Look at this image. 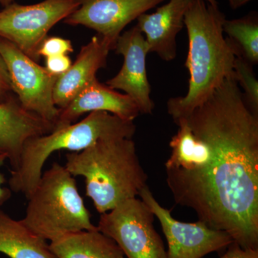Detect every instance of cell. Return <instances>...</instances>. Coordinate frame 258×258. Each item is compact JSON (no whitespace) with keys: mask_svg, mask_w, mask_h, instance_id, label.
Masks as SVG:
<instances>
[{"mask_svg":"<svg viewBox=\"0 0 258 258\" xmlns=\"http://www.w3.org/2000/svg\"><path fill=\"white\" fill-rule=\"evenodd\" d=\"M184 120L210 155L200 170L166 175L176 203L242 248L258 249V115L234 74Z\"/></svg>","mask_w":258,"mask_h":258,"instance_id":"1","label":"cell"},{"mask_svg":"<svg viewBox=\"0 0 258 258\" xmlns=\"http://www.w3.org/2000/svg\"><path fill=\"white\" fill-rule=\"evenodd\" d=\"M225 19L218 4L205 0H192L186 10L184 22L189 52L185 66L189 73V87L184 96L174 97L167 102L168 113L176 124L233 76L236 57L224 36Z\"/></svg>","mask_w":258,"mask_h":258,"instance_id":"2","label":"cell"},{"mask_svg":"<svg viewBox=\"0 0 258 258\" xmlns=\"http://www.w3.org/2000/svg\"><path fill=\"white\" fill-rule=\"evenodd\" d=\"M66 159L69 172L84 178L86 196L100 215L136 198L147 185L132 139L101 141Z\"/></svg>","mask_w":258,"mask_h":258,"instance_id":"3","label":"cell"},{"mask_svg":"<svg viewBox=\"0 0 258 258\" xmlns=\"http://www.w3.org/2000/svg\"><path fill=\"white\" fill-rule=\"evenodd\" d=\"M136 130L133 120L106 111H94L77 123L30 139L24 144L18 168L11 171L10 189L28 198L41 177L45 162L54 152H79L101 141L132 139Z\"/></svg>","mask_w":258,"mask_h":258,"instance_id":"4","label":"cell"},{"mask_svg":"<svg viewBox=\"0 0 258 258\" xmlns=\"http://www.w3.org/2000/svg\"><path fill=\"white\" fill-rule=\"evenodd\" d=\"M25 227L44 240L83 230H98L80 195L77 182L66 166L55 162L42 172L28 198Z\"/></svg>","mask_w":258,"mask_h":258,"instance_id":"5","label":"cell"},{"mask_svg":"<svg viewBox=\"0 0 258 258\" xmlns=\"http://www.w3.org/2000/svg\"><path fill=\"white\" fill-rule=\"evenodd\" d=\"M154 217L142 200L130 199L101 214L97 228L113 239L127 258H167Z\"/></svg>","mask_w":258,"mask_h":258,"instance_id":"6","label":"cell"},{"mask_svg":"<svg viewBox=\"0 0 258 258\" xmlns=\"http://www.w3.org/2000/svg\"><path fill=\"white\" fill-rule=\"evenodd\" d=\"M78 0H44L35 5H8L0 11V37L14 44L35 62L51 28L79 8Z\"/></svg>","mask_w":258,"mask_h":258,"instance_id":"7","label":"cell"},{"mask_svg":"<svg viewBox=\"0 0 258 258\" xmlns=\"http://www.w3.org/2000/svg\"><path fill=\"white\" fill-rule=\"evenodd\" d=\"M0 55L8 68L13 93L22 106L55 126L60 109L54 103L53 91L59 77L3 37H0Z\"/></svg>","mask_w":258,"mask_h":258,"instance_id":"8","label":"cell"},{"mask_svg":"<svg viewBox=\"0 0 258 258\" xmlns=\"http://www.w3.org/2000/svg\"><path fill=\"white\" fill-rule=\"evenodd\" d=\"M139 195L160 222L167 241V258H202L224 250L233 242L227 232L210 228L200 220L189 223L175 220L170 210L158 203L147 185Z\"/></svg>","mask_w":258,"mask_h":258,"instance_id":"9","label":"cell"},{"mask_svg":"<svg viewBox=\"0 0 258 258\" xmlns=\"http://www.w3.org/2000/svg\"><path fill=\"white\" fill-rule=\"evenodd\" d=\"M166 0H78L79 8L63 20L98 32L112 50L123 29Z\"/></svg>","mask_w":258,"mask_h":258,"instance_id":"10","label":"cell"},{"mask_svg":"<svg viewBox=\"0 0 258 258\" xmlns=\"http://www.w3.org/2000/svg\"><path fill=\"white\" fill-rule=\"evenodd\" d=\"M113 50L123 56V63L119 72L107 81V86L123 91L135 102L141 114H152L154 103L151 98L152 88L147 71L149 50L143 33L137 25L123 32L115 42Z\"/></svg>","mask_w":258,"mask_h":258,"instance_id":"11","label":"cell"},{"mask_svg":"<svg viewBox=\"0 0 258 258\" xmlns=\"http://www.w3.org/2000/svg\"><path fill=\"white\" fill-rule=\"evenodd\" d=\"M54 129L55 124L27 111L17 98L0 103V151L8 156L12 171L18 168L27 141Z\"/></svg>","mask_w":258,"mask_h":258,"instance_id":"12","label":"cell"},{"mask_svg":"<svg viewBox=\"0 0 258 258\" xmlns=\"http://www.w3.org/2000/svg\"><path fill=\"white\" fill-rule=\"evenodd\" d=\"M192 0H169L154 13L141 15L137 25L143 33L149 52L171 61L177 52L176 36L184 26V15Z\"/></svg>","mask_w":258,"mask_h":258,"instance_id":"13","label":"cell"},{"mask_svg":"<svg viewBox=\"0 0 258 258\" xmlns=\"http://www.w3.org/2000/svg\"><path fill=\"white\" fill-rule=\"evenodd\" d=\"M94 111H106L128 120L141 114L135 102L127 95L117 92L98 81L89 83L68 106L60 109L55 128L72 124L81 115Z\"/></svg>","mask_w":258,"mask_h":258,"instance_id":"14","label":"cell"},{"mask_svg":"<svg viewBox=\"0 0 258 258\" xmlns=\"http://www.w3.org/2000/svg\"><path fill=\"white\" fill-rule=\"evenodd\" d=\"M111 45L101 36H94L81 47L77 59L67 72L57 79L53 91L54 103L62 109L96 78L100 69L106 67Z\"/></svg>","mask_w":258,"mask_h":258,"instance_id":"15","label":"cell"},{"mask_svg":"<svg viewBox=\"0 0 258 258\" xmlns=\"http://www.w3.org/2000/svg\"><path fill=\"white\" fill-rule=\"evenodd\" d=\"M49 245L57 258H125L116 242L98 230L66 234Z\"/></svg>","mask_w":258,"mask_h":258,"instance_id":"16","label":"cell"},{"mask_svg":"<svg viewBox=\"0 0 258 258\" xmlns=\"http://www.w3.org/2000/svg\"><path fill=\"white\" fill-rule=\"evenodd\" d=\"M177 133L171 138L170 157L165 163L166 174H187L201 169L210 155V147L197 136L186 120L176 123Z\"/></svg>","mask_w":258,"mask_h":258,"instance_id":"17","label":"cell"},{"mask_svg":"<svg viewBox=\"0 0 258 258\" xmlns=\"http://www.w3.org/2000/svg\"><path fill=\"white\" fill-rule=\"evenodd\" d=\"M0 252L10 258H57L47 241L35 235L21 220L0 210Z\"/></svg>","mask_w":258,"mask_h":258,"instance_id":"18","label":"cell"},{"mask_svg":"<svg viewBox=\"0 0 258 258\" xmlns=\"http://www.w3.org/2000/svg\"><path fill=\"white\" fill-rule=\"evenodd\" d=\"M223 33L236 57L254 66L258 63V14L252 11L240 18L224 21Z\"/></svg>","mask_w":258,"mask_h":258,"instance_id":"19","label":"cell"},{"mask_svg":"<svg viewBox=\"0 0 258 258\" xmlns=\"http://www.w3.org/2000/svg\"><path fill=\"white\" fill-rule=\"evenodd\" d=\"M253 67L240 57H235L234 78L238 86L243 89L242 95L246 104L252 113L258 115V81Z\"/></svg>","mask_w":258,"mask_h":258,"instance_id":"20","label":"cell"},{"mask_svg":"<svg viewBox=\"0 0 258 258\" xmlns=\"http://www.w3.org/2000/svg\"><path fill=\"white\" fill-rule=\"evenodd\" d=\"M74 52L72 42L68 39L60 37H46L42 41L38 50L40 57H46L52 56L68 55Z\"/></svg>","mask_w":258,"mask_h":258,"instance_id":"21","label":"cell"},{"mask_svg":"<svg viewBox=\"0 0 258 258\" xmlns=\"http://www.w3.org/2000/svg\"><path fill=\"white\" fill-rule=\"evenodd\" d=\"M73 62L68 55L52 56L45 59V69L50 74L60 77L67 72Z\"/></svg>","mask_w":258,"mask_h":258,"instance_id":"22","label":"cell"},{"mask_svg":"<svg viewBox=\"0 0 258 258\" xmlns=\"http://www.w3.org/2000/svg\"><path fill=\"white\" fill-rule=\"evenodd\" d=\"M13 93L8 68L3 57L0 55V103L9 101L7 98L10 93Z\"/></svg>","mask_w":258,"mask_h":258,"instance_id":"23","label":"cell"},{"mask_svg":"<svg viewBox=\"0 0 258 258\" xmlns=\"http://www.w3.org/2000/svg\"><path fill=\"white\" fill-rule=\"evenodd\" d=\"M220 258H258V249L242 248L233 241L227 247V252Z\"/></svg>","mask_w":258,"mask_h":258,"instance_id":"24","label":"cell"},{"mask_svg":"<svg viewBox=\"0 0 258 258\" xmlns=\"http://www.w3.org/2000/svg\"><path fill=\"white\" fill-rule=\"evenodd\" d=\"M7 159H8L7 154L5 152L0 151V167L3 166ZM5 182L4 174L0 171V205H3L5 202L8 201L12 195L11 190L3 186Z\"/></svg>","mask_w":258,"mask_h":258,"instance_id":"25","label":"cell"},{"mask_svg":"<svg viewBox=\"0 0 258 258\" xmlns=\"http://www.w3.org/2000/svg\"><path fill=\"white\" fill-rule=\"evenodd\" d=\"M249 1H251V0H228L231 8L234 10L241 8V7L249 3Z\"/></svg>","mask_w":258,"mask_h":258,"instance_id":"26","label":"cell"},{"mask_svg":"<svg viewBox=\"0 0 258 258\" xmlns=\"http://www.w3.org/2000/svg\"><path fill=\"white\" fill-rule=\"evenodd\" d=\"M12 0H0V3L3 5H6L7 6L9 5L10 3H11Z\"/></svg>","mask_w":258,"mask_h":258,"instance_id":"27","label":"cell"},{"mask_svg":"<svg viewBox=\"0 0 258 258\" xmlns=\"http://www.w3.org/2000/svg\"><path fill=\"white\" fill-rule=\"evenodd\" d=\"M205 1L208 2V3L212 5H217L218 4L217 3V0H205Z\"/></svg>","mask_w":258,"mask_h":258,"instance_id":"28","label":"cell"}]
</instances>
